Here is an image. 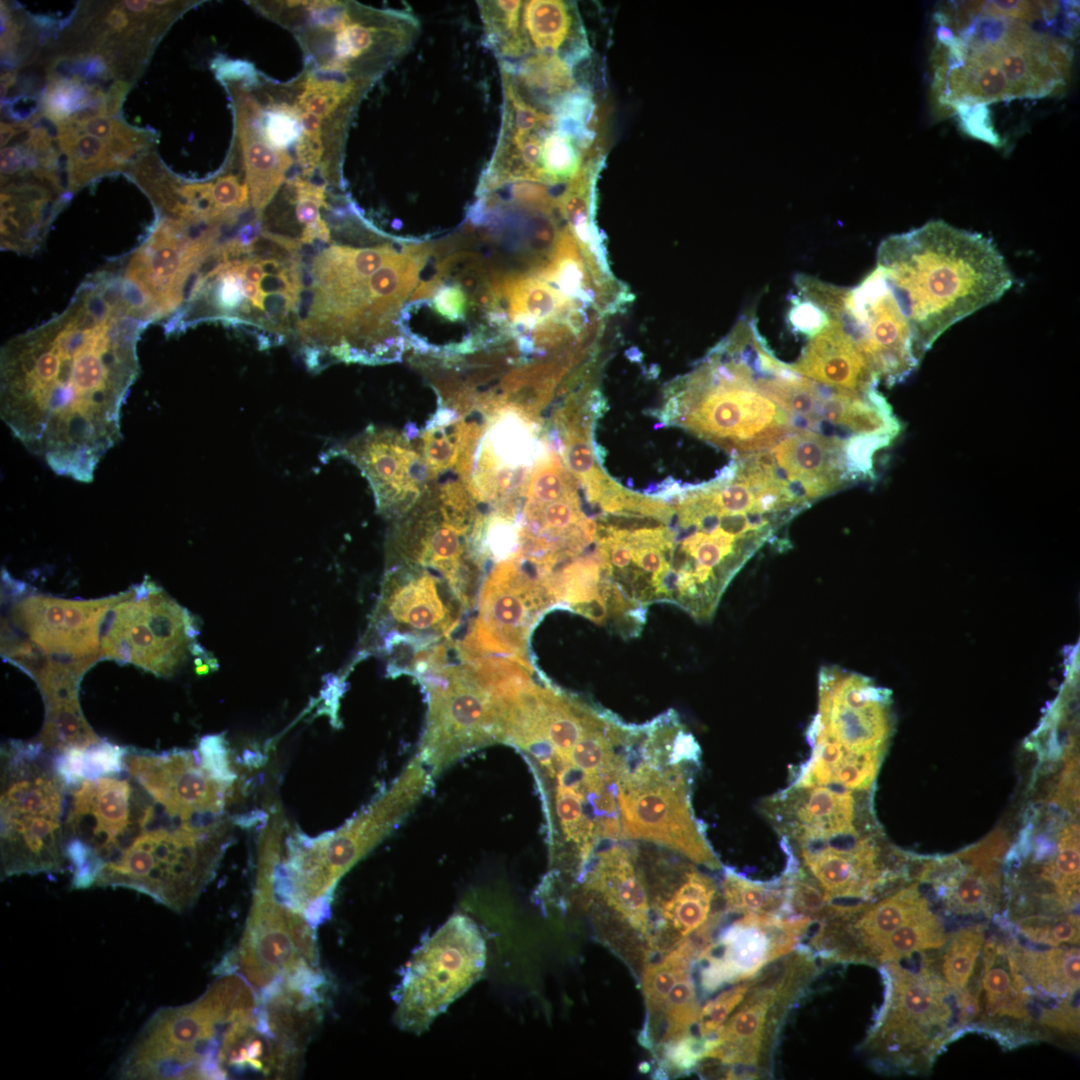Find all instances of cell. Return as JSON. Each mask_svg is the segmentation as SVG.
<instances>
[{
	"label": "cell",
	"instance_id": "6da1fadb",
	"mask_svg": "<svg viewBox=\"0 0 1080 1080\" xmlns=\"http://www.w3.org/2000/svg\"><path fill=\"white\" fill-rule=\"evenodd\" d=\"M147 323L125 306L106 266L57 316L8 340L0 354V415L56 474L89 483L121 439V409L139 374Z\"/></svg>",
	"mask_w": 1080,
	"mask_h": 1080
},
{
	"label": "cell",
	"instance_id": "7a4b0ae2",
	"mask_svg": "<svg viewBox=\"0 0 1080 1080\" xmlns=\"http://www.w3.org/2000/svg\"><path fill=\"white\" fill-rule=\"evenodd\" d=\"M425 252L389 245L332 246L317 255L301 310L299 331L306 360L319 366L321 354L376 363L403 350L399 317L423 267Z\"/></svg>",
	"mask_w": 1080,
	"mask_h": 1080
},
{
	"label": "cell",
	"instance_id": "3957f363",
	"mask_svg": "<svg viewBox=\"0 0 1080 1080\" xmlns=\"http://www.w3.org/2000/svg\"><path fill=\"white\" fill-rule=\"evenodd\" d=\"M876 268L910 325L921 360L947 329L1000 299L1013 284L990 238L942 220L884 239Z\"/></svg>",
	"mask_w": 1080,
	"mask_h": 1080
},
{
	"label": "cell",
	"instance_id": "277c9868",
	"mask_svg": "<svg viewBox=\"0 0 1080 1080\" xmlns=\"http://www.w3.org/2000/svg\"><path fill=\"white\" fill-rule=\"evenodd\" d=\"M957 7L953 26L960 36L941 27L934 53V90L944 105L1041 97L1063 83L1071 63L1067 44L1000 14L989 2H978L983 18L976 21Z\"/></svg>",
	"mask_w": 1080,
	"mask_h": 1080
},
{
	"label": "cell",
	"instance_id": "5b68a950",
	"mask_svg": "<svg viewBox=\"0 0 1080 1080\" xmlns=\"http://www.w3.org/2000/svg\"><path fill=\"white\" fill-rule=\"evenodd\" d=\"M792 519L731 498L715 480L687 489L666 520L673 543L666 601L711 619L733 577Z\"/></svg>",
	"mask_w": 1080,
	"mask_h": 1080
},
{
	"label": "cell",
	"instance_id": "8992f818",
	"mask_svg": "<svg viewBox=\"0 0 1080 1080\" xmlns=\"http://www.w3.org/2000/svg\"><path fill=\"white\" fill-rule=\"evenodd\" d=\"M748 318L741 319L688 375L674 383L663 413L678 425L739 458L767 450L798 431L793 419L755 384Z\"/></svg>",
	"mask_w": 1080,
	"mask_h": 1080
},
{
	"label": "cell",
	"instance_id": "52a82bcc",
	"mask_svg": "<svg viewBox=\"0 0 1080 1080\" xmlns=\"http://www.w3.org/2000/svg\"><path fill=\"white\" fill-rule=\"evenodd\" d=\"M258 997L240 974H222L195 1001L158 1010L121 1059L122 1079H220L240 1022L256 1013Z\"/></svg>",
	"mask_w": 1080,
	"mask_h": 1080
},
{
	"label": "cell",
	"instance_id": "ba28073f",
	"mask_svg": "<svg viewBox=\"0 0 1080 1080\" xmlns=\"http://www.w3.org/2000/svg\"><path fill=\"white\" fill-rule=\"evenodd\" d=\"M920 956L883 964L885 1000L864 1044L880 1062L914 1072L929 1069L978 1014V988L953 989L931 952Z\"/></svg>",
	"mask_w": 1080,
	"mask_h": 1080
},
{
	"label": "cell",
	"instance_id": "9c48e42d",
	"mask_svg": "<svg viewBox=\"0 0 1080 1080\" xmlns=\"http://www.w3.org/2000/svg\"><path fill=\"white\" fill-rule=\"evenodd\" d=\"M69 788L53 753L35 741L1 748V877L59 873L67 866L64 818Z\"/></svg>",
	"mask_w": 1080,
	"mask_h": 1080
},
{
	"label": "cell",
	"instance_id": "30bf717a",
	"mask_svg": "<svg viewBox=\"0 0 1080 1080\" xmlns=\"http://www.w3.org/2000/svg\"><path fill=\"white\" fill-rule=\"evenodd\" d=\"M223 822H187L158 811L100 869L94 887H123L176 912L193 906L212 879L226 842Z\"/></svg>",
	"mask_w": 1080,
	"mask_h": 1080
},
{
	"label": "cell",
	"instance_id": "8fae6325",
	"mask_svg": "<svg viewBox=\"0 0 1080 1080\" xmlns=\"http://www.w3.org/2000/svg\"><path fill=\"white\" fill-rule=\"evenodd\" d=\"M404 304L399 328L416 351L455 359L506 340L495 284L479 256L453 254Z\"/></svg>",
	"mask_w": 1080,
	"mask_h": 1080
},
{
	"label": "cell",
	"instance_id": "7c38bea8",
	"mask_svg": "<svg viewBox=\"0 0 1080 1080\" xmlns=\"http://www.w3.org/2000/svg\"><path fill=\"white\" fill-rule=\"evenodd\" d=\"M456 653L458 660L450 662L449 641L439 643L411 672L428 696L427 725L418 757L433 776L464 754L503 740L495 660L464 657L457 649Z\"/></svg>",
	"mask_w": 1080,
	"mask_h": 1080
},
{
	"label": "cell",
	"instance_id": "4fadbf2b",
	"mask_svg": "<svg viewBox=\"0 0 1080 1080\" xmlns=\"http://www.w3.org/2000/svg\"><path fill=\"white\" fill-rule=\"evenodd\" d=\"M272 18L292 29L316 71L367 84L406 50L416 28L407 16L337 1L279 2Z\"/></svg>",
	"mask_w": 1080,
	"mask_h": 1080
},
{
	"label": "cell",
	"instance_id": "5bb4252c",
	"mask_svg": "<svg viewBox=\"0 0 1080 1080\" xmlns=\"http://www.w3.org/2000/svg\"><path fill=\"white\" fill-rule=\"evenodd\" d=\"M220 228L163 217L130 253L108 263L129 311L147 324L176 315L218 245Z\"/></svg>",
	"mask_w": 1080,
	"mask_h": 1080
},
{
	"label": "cell",
	"instance_id": "9a60e30c",
	"mask_svg": "<svg viewBox=\"0 0 1080 1080\" xmlns=\"http://www.w3.org/2000/svg\"><path fill=\"white\" fill-rule=\"evenodd\" d=\"M157 804L123 773L69 788L64 848L71 887H94L102 866L157 815Z\"/></svg>",
	"mask_w": 1080,
	"mask_h": 1080
},
{
	"label": "cell",
	"instance_id": "2e32d148",
	"mask_svg": "<svg viewBox=\"0 0 1080 1080\" xmlns=\"http://www.w3.org/2000/svg\"><path fill=\"white\" fill-rule=\"evenodd\" d=\"M486 943L467 915L453 914L412 954L394 993L396 1026L416 1035L482 977Z\"/></svg>",
	"mask_w": 1080,
	"mask_h": 1080
},
{
	"label": "cell",
	"instance_id": "e0dca14e",
	"mask_svg": "<svg viewBox=\"0 0 1080 1080\" xmlns=\"http://www.w3.org/2000/svg\"><path fill=\"white\" fill-rule=\"evenodd\" d=\"M622 838L653 842L710 869L721 868L694 817L680 765L645 761L616 781Z\"/></svg>",
	"mask_w": 1080,
	"mask_h": 1080
},
{
	"label": "cell",
	"instance_id": "ac0fdd59",
	"mask_svg": "<svg viewBox=\"0 0 1080 1080\" xmlns=\"http://www.w3.org/2000/svg\"><path fill=\"white\" fill-rule=\"evenodd\" d=\"M557 602L546 579L519 554L497 562L483 579L477 615L461 643L466 657L494 656L529 662L527 645L538 618Z\"/></svg>",
	"mask_w": 1080,
	"mask_h": 1080
},
{
	"label": "cell",
	"instance_id": "d6986e66",
	"mask_svg": "<svg viewBox=\"0 0 1080 1080\" xmlns=\"http://www.w3.org/2000/svg\"><path fill=\"white\" fill-rule=\"evenodd\" d=\"M576 481L556 450L535 459L519 517L521 555L555 566L595 544L597 525L581 510Z\"/></svg>",
	"mask_w": 1080,
	"mask_h": 1080
},
{
	"label": "cell",
	"instance_id": "ffe728a7",
	"mask_svg": "<svg viewBox=\"0 0 1080 1080\" xmlns=\"http://www.w3.org/2000/svg\"><path fill=\"white\" fill-rule=\"evenodd\" d=\"M891 704L890 690L870 678L836 665L823 666L818 675V711L808 726L807 740L836 745L845 760L864 752H885L893 729Z\"/></svg>",
	"mask_w": 1080,
	"mask_h": 1080
},
{
	"label": "cell",
	"instance_id": "44dd1931",
	"mask_svg": "<svg viewBox=\"0 0 1080 1080\" xmlns=\"http://www.w3.org/2000/svg\"><path fill=\"white\" fill-rule=\"evenodd\" d=\"M464 606L448 584L411 564L387 567L373 629L382 639L396 636L421 652L448 640Z\"/></svg>",
	"mask_w": 1080,
	"mask_h": 1080
},
{
	"label": "cell",
	"instance_id": "7402d4cb",
	"mask_svg": "<svg viewBox=\"0 0 1080 1080\" xmlns=\"http://www.w3.org/2000/svg\"><path fill=\"white\" fill-rule=\"evenodd\" d=\"M741 915L696 959L703 994L751 980L766 965L790 954L813 922L803 916Z\"/></svg>",
	"mask_w": 1080,
	"mask_h": 1080
},
{
	"label": "cell",
	"instance_id": "603a6c76",
	"mask_svg": "<svg viewBox=\"0 0 1080 1080\" xmlns=\"http://www.w3.org/2000/svg\"><path fill=\"white\" fill-rule=\"evenodd\" d=\"M1016 981L1027 997L1039 1037L1074 1041L1079 1035L1080 953L1075 946L1039 950L1007 937Z\"/></svg>",
	"mask_w": 1080,
	"mask_h": 1080
},
{
	"label": "cell",
	"instance_id": "cb8c5ba5",
	"mask_svg": "<svg viewBox=\"0 0 1080 1080\" xmlns=\"http://www.w3.org/2000/svg\"><path fill=\"white\" fill-rule=\"evenodd\" d=\"M847 328L887 386L904 381L919 365L910 325L878 268L845 297Z\"/></svg>",
	"mask_w": 1080,
	"mask_h": 1080
},
{
	"label": "cell",
	"instance_id": "d4e9b609",
	"mask_svg": "<svg viewBox=\"0 0 1080 1080\" xmlns=\"http://www.w3.org/2000/svg\"><path fill=\"white\" fill-rule=\"evenodd\" d=\"M188 750L152 752L127 747L126 772L168 815L192 822L219 819L225 784Z\"/></svg>",
	"mask_w": 1080,
	"mask_h": 1080
},
{
	"label": "cell",
	"instance_id": "484cf974",
	"mask_svg": "<svg viewBox=\"0 0 1080 1080\" xmlns=\"http://www.w3.org/2000/svg\"><path fill=\"white\" fill-rule=\"evenodd\" d=\"M333 454L354 463L368 479L378 511L398 520L420 500L431 481L421 453L407 436L391 429L369 427Z\"/></svg>",
	"mask_w": 1080,
	"mask_h": 1080
},
{
	"label": "cell",
	"instance_id": "4316f807",
	"mask_svg": "<svg viewBox=\"0 0 1080 1080\" xmlns=\"http://www.w3.org/2000/svg\"><path fill=\"white\" fill-rule=\"evenodd\" d=\"M793 845L802 869L817 883L826 902L841 909L868 904L867 900L896 877L869 837L845 836Z\"/></svg>",
	"mask_w": 1080,
	"mask_h": 1080
},
{
	"label": "cell",
	"instance_id": "83f0119b",
	"mask_svg": "<svg viewBox=\"0 0 1080 1080\" xmlns=\"http://www.w3.org/2000/svg\"><path fill=\"white\" fill-rule=\"evenodd\" d=\"M857 438V437H856ZM851 442L798 430L757 452L779 482L803 507L859 480L850 459Z\"/></svg>",
	"mask_w": 1080,
	"mask_h": 1080
},
{
	"label": "cell",
	"instance_id": "f1b7e54d",
	"mask_svg": "<svg viewBox=\"0 0 1080 1080\" xmlns=\"http://www.w3.org/2000/svg\"><path fill=\"white\" fill-rule=\"evenodd\" d=\"M125 595L93 601L33 596L17 603L11 617L46 653L94 663L101 656V624Z\"/></svg>",
	"mask_w": 1080,
	"mask_h": 1080
},
{
	"label": "cell",
	"instance_id": "f546056e",
	"mask_svg": "<svg viewBox=\"0 0 1080 1080\" xmlns=\"http://www.w3.org/2000/svg\"><path fill=\"white\" fill-rule=\"evenodd\" d=\"M1002 836L953 856L927 862L919 880L928 883L945 912L957 917L990 918L1001 899Z\"/></svg>",
	"mask_w": 1080,
	"mask_h": 1080
},
{
	"label": "cell",
	"instance_id": "4dcf8cb0",
	"mask_svg": "<svg viewBox=\"0 0 1080 1080\" xmlns=\"http://www.w3.org/2000/svg\"><path fill=\"white\" fill-rule=\"evenodd\" d=\"M853 791L835 786L790 785L762 803L784 842L800 844L860 835Z\"/></svg>",
	"mask_w": 1080,
	"mask_h": 1080
},
{
	"label": "cell",
	"instance_id": "1f68e13d",
	"mask_svg": "<svg viewBox=\"0 0 1080 1080\" xmlns=\"http://www.w3.org/2000/svg\"><path fill=\"white\" fill-rule=\"evenodd\" d=\"M983 944L978 1014L972 1025L1010 1047L1038 1039L1028 1000L1014 976L1007 938L992 934Z\"/></svg>",
	"mask_w": 1080,
	"mask_h": 1080
},
{
	"label": "cell",
	"instance_id": "d6a6232c",
	"mask_svg": "<svg viewBox=\"0 0 1080 1080\" xmlns=\"http://www.w3.org/2000/svg\"><path fill=\"white\" fill-rule=\"evenodd\" d=\"M841 307L825 311L827 323L809 337L791 366L800 375L828 386L857 392L876 389L880 380L839 318Z\"/></svg>",
	"mask_w": 1080,
	"mask_h": 1080
},
{
	"label": "cell",
	"instance_id": "836d02e7",
	"mask_svg": "<svg viewBox=\"0 0 1080 1080\" xmlns=\"http://www.w3.org/2000/svg\"><path fill=\"white\" fill-rule=\"evenodd\" d=\"M235 104L236 134L245 168V181L252 207L259 218L275 196L292 165L286 151L275 148L266 138L263 108L246 89H231Z\"/></svg>",
	"mask_w": 1080,
	"mask_h": 1080
},
{
	"label": "cell",
	"instance_id": "e575fe53",
	"mask_svg": "<svg viewBox=\"0 0 1080 1080\" xmlns=\"http://www.w3.org/2000/svg\"><path fill=\"white\" fill-rule=\"evenodd\" d=\"M584 888L599 897L624 926L649 946L652 920L648 895L631 851L615 845L600 852L584 878Z\"/></svg>",
	"mask_w": 1080,
	"mask_h": 1080
},
{
	"label": "cell",
	"instance_id": "d590c367",
	"mask_svg": "<svg viewBox=\"0 0 1080 1080\" xmlns=\"http://www.w3.org/2000/svg\"><path fill=\"white\" fill-rule=\"evenodd\" d=\"M717 887L696 870L686 871L671 894L659 898L652 924L649 950L666 953L701 928L709 919Z\"/></svg>",
	"mask_w": 1080,
	"mask_h": 1080
},
{
	"label": "cell",
	"instance_id": "8d00e7d4",
	"mask_svg": "<svg viewBox=\"0 0 1080 1080\" xmlns=\"http://www.w3.org/2000/svg\"><path fill=\"white\" fill-rule=\"evenodd\" d=\"M523 3L522 26L530 47L559 55L572 66L589 56L591 50L574 4L561 0Z\"/></svg>",
	"mask_w": 1080,
	"mask_h": 1080
},
{
	"label": "cell",
	"instance_id": "74e56055",
	"mask_svg": "<svg viewBox=\"0 0 1080 1080\" xmlns=\"http://www.w3.org/2000/svg\"><path fill=\"white\" fill-rule=\"evenodd\" d=\"M772 1007L774 1005L767 998L745 995L737 1010L711 1036V1047L705 1059L746 1069L756 1068Z\"/></svg>",
	"mask_w": 1080,
	"mask_h": 1080
},
{
	"label": "cell",
	"instance_id": "f35d334b",
	"mask_svg": "<svg viewBox=\"0 0 1080 1080\" xmlns=\"http://www.w3.org/2000/svg\"><path fill=\"white\" fill-rule=\"evenodd\" d=\"M502 67L530 100L550 111L580 88L573 66L556 54L531 52L517 64L502 63Z\"/></svg>",
	"mask_w": 1080,
	"mask_h": 1080
},
{
	"label": "cell",
	"instance_id": "ab89813d",
	"mask_svg": "<svg viewBox=\"0 0 1080 1080\" xmlns=\"http://www.w3.org/2000/svg\"><path fill=\"white\" fill-rule=\"evenodd\" d=\"M722 894L728 913L764 914L791 917L790 891L787 875L774 884L749 880L726 869Z\"/></svg>",
	"mask_w": 1080,
	"mask_h": 1080
},
{
	"label": "cell",
	"instance_id": "60d3db41",
	"mask_svg": "<svg viewBox=\"0 0 1080 1080\" xmlns=\"http://www.w3.org/2000/svg\"><path fill=\"white\" fill-rule=\"evenodd\" d=\"M478 5L487 43L502 61L521 60L531 53L522 26V1H480Z\"/></svg>",
	"mask_w": 1080,
	"mask_h": 1080
},
{
	"label": "cell",
	"instance_id": "b9f144b4",
	"mask_svg": "<svg viewBox=\"0 0 1080 1080\" xmlns=\"http://www.w3.org/2000/svg\"><path fill=\"white\" fill-rule=\"evenodd\" d=\"M1079 827L1070 825L1060 834L1057 849L1041 867L1039 877L1049 884L1058 908L1074 914L1079 903Z\"/></svg>",
	"mask_w": 1080,
	"mask_h": 1080
},
{
	"label": "cell",
	"instance_id": "7bdbcfd3",
	"mask_svg": "<svg viewBox=\"0 0 1080 1080\" xmlns=\"http://www.w3.org/2000/svg\"><path fill=\"white\" fill-rule=\"evenodd\" d=\"M949 936L941 919L930 911L895 930L880 948L875 963L896 962L939 950L946 945Z\"/></svg>",
	"mask_w": 1080,
	"mask_h": 1080
},
{
	"label": "cell",
	"instance_id": "ee69618b",
	"mask_svg": "<svg viewBox=\"0 0 1080 1080\" xmlns=\"http://www.w3.org/2000/svg\"><path fill=\"white\" fill-rule=\"evenodd\" d=\"M100 740L86 721L79 702H73L45 708L43 728L36 741L55 754L69 748H87Z\"/></svg>",
	"mask_w": 1080,
	"mask_h": 1080
},
{
	"label": "cell",
	"instance_id": "f6af8a7d",
	"mask_svg": "<svg viewBox=\"0 0 1080 1080\" xmlns=\"http://www.w3.org/2000/svg\"><path fill=\"white\" fill-rule=\"evenodd\" d=\"M985 925L973 924L950 935L939 959V972L955 990L969 987L972 975L979 968L978 958L985 939Z\"/></svg>",
	"mask_w": 1080,
	"mask_h": 1080
},
{
	"label": "cell",
	"instance_id": "bcb514c9",
	"mask_svg": "<svg viewBox=\"0 0 1080 1080\" xmlns=\"http://www.w3.org/2000/svg\"><path fill=\"white\" fill-rule=\"evenodd\" d=\"M1018 934L1032 944L1048 946H1076L1079 944V916L1029 915L1013 921Z\"/></svg>",
	"mask_w": 1080,
	"mask_h": 1080
},
{
	"label": "cell",
	"instance_id": "7dc6e473",
	"mask_svg": "<svg viewBox=\"0 0 1080 1080\" xmlns=\"http://www.w3.org/2000/svg\"><path fill=\"white\" fill-rule=\"evenodd\" d=\"M295 191V214L303 226L301 241L309 243L314 239L329 240V231L321 219V208L325 205V188L322 185L295 178L291 182Z\"/></svg>",
	"mask_w": 1080,
	"mask_h": 1080
},
{
	"label": "cell",
	"instance_id": "c3c4849f",
	"mask_svg": "<svg viewBox=\"0 0 1080 1080\" xmlns=\"http://www.w3.org/2000/svg\"><path fill=\"white\" fill-rule=\"evenodd\" d=\"M262 126L267 140L279 150L285 151L301 136L299 117L288 101L271 98L263 110Z\"/></svg>",
	"mask_w": 1080,
	"mask_h": 1080
},
{
	"label": "cell",
	"instance_id": "681fc988",
	"mask_svg": "<svg viewBox=\"0 0 1080 1080\" xmlns=\"http://www.w3.org/2000/svg\"><path fill=\"white\" fill-rule=\"evenodd\" d=\"M750 984L751 980L737 983L706 1002L700 1009L697 1020L700 1037H710L717 1033L733 1011L741 1004Z\"/></svg>",
	"mask_w": 1080,
	"mask_h": 1080
},
{
	"label": "cell",
	"instance_id": "f907efd6",
	"mask_svg": "<svg viewBox=\"0 0 1080 1080\" xmlns=\"http://www.w3.org/2000/svg\"><path fill=\"white\" fill-rule=\"evenodd\" d=\"M127 747L112 744L105 739L83 750V777L98 779L126 772Z\"/></svg>",
	"mask_w": 1080,
	"mask_h": 1080
},
{
	"label": "cell",
	"instance_id": "816d5d0a",
	"mask_svg": "<svg viewBox=\"0 0 1080 1080\" xmlns=\"http://www.w3.org/2000/svg\"><path fill=\"white\" fill-rule=\"evenodd\" d=\"M662 1051L660 1069L687 1073L705 1059L708 1049L707 1037L687 1035L659 1048Z\"/></svg>",
	"mask_w": 1080,
	"mask_h": 1080
},
{
	"label": "cell",
	"instance_id": "f5cc1de1",
	"mask_svg": "<svg viewBox=\"0 0 1080 1080\" xmlns=\"http://www.w3.org/2000/svg\"><path fill=\"white\" fill-rule=\"evenodd\" d=\"M88 92L90 91L76 81H56L48 89L45 110L55 120L66 118L68 114L88 104Z\"/></svg>",
	"mask_w": 1080,
	"mask_h": 1080
},
{
	"label": "cell",
	"instance_id": "db71d44e",
	"mask_svg": "<svg viewBox=\"0 0 1080 1080\" xmlns=\"http://www.w3.org/2000/svg\"><path fill=\"white\" fill-rule=\"evenodd\" d=\"M790 303L788 320L795 333L811 337L827 323L825 310L804 294L793 295Z\"/></svg>",
	"mask_w": 1080,
	"mask_h": 1080
},
{
	"label": "cell",
	"instance_id": "11a10c76",
	"mask_svg": "<svg viewBox=\"0 0 1080 1080\" xmlns=\"http://www.w3.org/2000/svg\"><path fill=\"white\" fill-rule=\"evenodd\" d=\"M200 762L204 770L215 780L227 784L230 779L227 754L223 738L206 736L199 743Z\"/></svg>",
	"mask_w": 1080,
	"mask_h": 1080
}]
</instances>
